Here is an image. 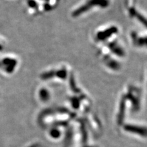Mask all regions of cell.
Masks as SVG:
<instances>
[{
  "label": "cell",
  "mask_w": 147,
  "mask_h": 147,
  "mask_svg": "<svg viewBox=\"0 0 147 147\" xmlns=\"http://www.w3.org/2000/svg\"><path fill=\"white\" fill-rule=\"evenodd\" d=\"M6 40L3 36H0V54L2 53L4 49L6 48Z\"/></svg>",
  "instance_id": "277c9868"
},
{
  "label": "cell",
  "mask_w": 147,
  "mask_h": 147,
  "mask_svg": "<svg viewBox=\"0 0 147 147\" xmlns=\"http://www.w3.org/2000/svg\"><path fill=\"white\" fill-rule=\"evenodd\" d=\"M39 96L40 99L42 100L43 101L47 100L49 98V94L48 93V91L45 89H42L40 90Z\"/></svg>",
  "instance_id": "3957f363"
},
{
  "label": "cell",
  "mask_w": 147,
  "mask_h": 147,
  "mask_svg": "<svg viewBox=\"0 0 147 147\" xmlns=\"http://www.w3.org/2000/svg\"><path fill=\"white\" fill-rule=\"evenodd\" d=\"M61 135V132L57 129H53L50 131V136L55 139H57Z\"/></svg>",
  "instance_id": "5b68a950"
},
{
  "label": "cell",
  "mask_w": 147,
  "mask_h": 147,
  "mask_svg": "<svg viewBox=\"0 0 147 147\" xmlns=\"http://www.w3.org/2000/svg\"><path fill=\"white\" fill-rule=\"evenodd\" d=\"M21 59L18 55L12 53L0 54V74L11 77L18 71L20 68Z\"/></svg>",
  "instance_id": "6da1fadb"
},
{
  "label": "cell",
  "mask_w": 147,
  "mask_h": 147,
  "mask_svg": "<svg viewBox=\"0 0 147 147\" xmlns=\"http://www.w3.org/2000/svg\"><path fill=\"white\" fill-rule=\"evenodd\" d=\"M125 129L126 131L134 133V134H136L142 136H147V128H146L145 127L127 125L125 126Z\"/></svg>",
  "instance_id": "7a4b0ae2"
}]
</instances>
